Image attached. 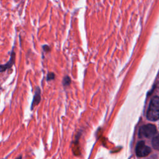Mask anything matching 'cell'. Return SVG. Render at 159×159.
Listing matches in <instances>:
<instances>
[{"mask_svg": "<svg viewBox=\"0 0 159 159\" xmlns=\"http://www.w3.org/2000/svg\"><path fill=\"white\" fill-rule=\"evenodd\" d=\"M40 101V89L39 88H37L35 92V95L33 98L31 108L33 109L34 106H37L39 103Z\"/></svg>", "mask_w": 159, "mask_h": 159, "instance_id": "obj_4", "label": "cell"}, {"mask_svg": "<svg viewBox=\"0 0 159 159\" xmlns=\"http://www.w3.org/2000/svg\"><path fill=\"white\" fill-rule=\"evenodd\" d=\"M14 54H12V56H11V60L9 61V62L8 63H7L6 65H1V71H4L5 69H7V68H9L10 66H11V65H12V64L13 63V61H14V60H13V55Z\"/></svg>", "mask_w": 159, "mask_h": 159, "instance_id": "obj_6", "label": "cell"}, {"mask_svg": "<svg viewBox=\"0 0 159 159\" xmlns=\"http://www.w3.org/2000/svg\"><path fill=\"white\" fill-rule=\"evenodd\" d=\"M152 143L153 147L155 149L159 150V135H157L153 137Z\"/></svg>", "mask_w": 159, "mask_h": 159, "instance_id": "obj_5", "label": "cell"}, {"mask_svg": "<svg viewBox=\"0 0 159 159\" xmlns=\"http://www.w3.org/2000/svg\"><path fill=\"white\" fill-rule=\"evenodd\" d=\"M71 83V80H70V78L68 76H65L64 78H63V83L65 86H68Z\"/></svg>", "mask_w": 159, "mask_h": 159, "instance_id": "obj_7", "label": "cell"}, {"mask_svg": "<svg viewBox=\"0 0 159 159\" xmlns=\"http://www.w3.org/2000/svg\"><path fill=\"white\" fill-rule=\"evenodd\" d=\"M147 117L152 121L159 119V97L155 96L151 100L147 112Z\"/></svg>", "mask_w": 159, "mask_h": 159, "instance_id": "obj_1", "label": "cell"}, {"mask_svg": "<svg viewBox=\"0 0 159 159\" xmlns=\"http://www.w3.org/2000/svg\"><path fill=\"white\" fill-rule=\"evenodd\" d=\"M157 129L156 127L153 124H147L142 125L139 132V135L140 137H145V138H150L156 134Z\"/></svg>", "mask_w": 159, "mask_h": 159, "instance_id": "obj_2", "label": "cell"}, {"mask_svg": "<svg viewBox=\"0 0 159 159\" xmlns=\"http://www.w3.org/2000/svg\"><path fill=\"white\" fill-rule=\"evenodd\" d=\"M151 152V148L145 144L143 141H140L137 143L135 148V153L139 157H145L148 155Z\"/></svg>", "mask_w": 159, "mask_h": 159, "instance_id": "obj_3", "label": "cell"}, {"mask_svg": "<svg viewBox=\"0 0 159 159\" xmlns=\"http://www.w3.org/2000/svg\"><path fill=\"white\" fill-rule=\"evenodd\" d=\"M54 78H55V75L53 73H50L47 75V80H52L54 79Z\"/></svg>", "mask_w": 159, "mask_h": 159, "instance_id": "obj_8", "label": "cell"}]
</instances>
